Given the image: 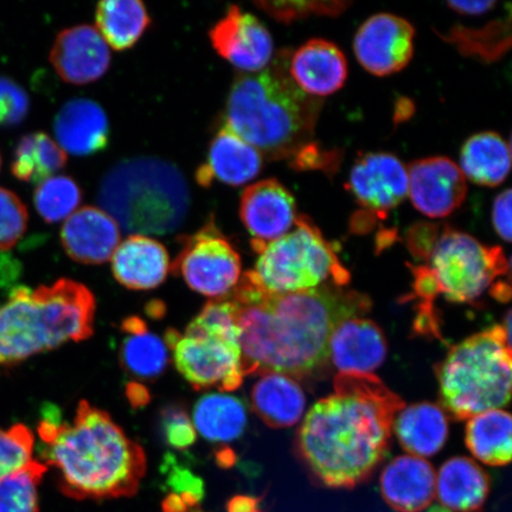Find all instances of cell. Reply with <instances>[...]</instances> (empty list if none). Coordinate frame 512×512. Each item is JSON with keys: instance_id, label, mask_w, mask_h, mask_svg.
I'll return each mask as SVG.
<instances>
[{"instance_id": "1", "label": "cell", "mask_w": 512, "mask_h": 512, "mask_svg": "<svg viewBox=\"0 0 512 512\" xmlns=\"http://www.w3.org/2000/svg\"><path fill=\"white\" fill-rule=\"evenodd\" d=\"M238 306L243 376L304 377L329 360L337 326L370 310V299L337 286L271 296L245 277L232 293Z\"/></svg>"}, {"instance_id": "2", "label": "cell", "mask_w": 512, "mask_h": 512, "mask_svg": "<svg viewBox=\"0 0 512 512\" xmlns=\"http://www.w3.org/2000/svg\"><path fill=\"white\" fill-rule=\"evenodd\" d=\"M335 394L307 413L298 450L329 488L361 484L386 457L396 414L405 402L373 374L339 373Z\"/></svg>"}, {"instance_id": "3", "label": "cell", "mask_w": 512, "mask_h": 512, "mask_svg": "<svg viewBox=\"0 0 512 512\" xmlns=\"http://www.w3.org/2000/svg\"><path fill=\"white\" fill-rule=\"evenodd\" d=\"M57 413L48 409L38 434L43 464L54 467L63 494L78 501L136 495L146 473L143 447L85 400L72 422H62Z\"/></svg>"}, {"instance_id": "4", "label": "cell", "mask_w": 512, "mask_h": 512, "mask_svg": "<svg viewBox=\"0 0 512 512\" xmlns=\"http://www.w3.org/2000/svg\"><path fill=\"white\" fill-rule=\"evenodd\" d=\"M283 50L258 73H239L230 88L224 126L270 160L304 156L323 100L302 91L288 73Z\"/></svg>"}, {"instance_id": "5", "label": "cell", "mask_w": 512, "mask_h": 512, "mask_svg": "<svg viewBox=\"0 0 512 512\" xmlns=\"http://www.w3.org/2000/svg\"><path fill=\"white\" fill-rule=\"evenodd\" d=\"M95 298L85 285L57 280L36 290L17 287L0 305V367L85 341L93 335Z\"/></svg>"}, {"instance_id": "6", "label": "cell", "mask_w": 512, "mask_h": 512, "mask_svg": "<svg viewBox=\"0 0 512 512\" xmlns=\"http://www.w3.org/2000/svg\"><path fill=\"white\" fill-rule=\"evenodd\" d=\"M99 202L127 233L168 234L187 217L190 195L176 166L140 157L108 172L100 185Z\"/></svg>"}, {"instance_id": "7", "label": "cell", "mask_w": 512, "mask_h": 512, "mask_svg": "<svg viewBox=\"0 0 512 512\" xmlns=\"http://www.w3.org/2000/svg\"><path fill=\"white\" fill-rule=\"evenodd\" d=\"M511 335L495 325L453 347L438 376L441 402L466 420L507 406L511 398Z\"/></svg>"}, {"instance_id": "8", "label": "cell", "mask_w": 512, "mask_h": 512, "mask_svg": "<svg viewBox=\"0 0 512 512\" xmlns=\"http://www.w3.org/2000/svg\"><path fill=\"white\" fill-rule=\"evenodd\" d=\"M176 368L192 388L221 393L240 388L243 381L238 306L232 300H211L188 325L184 335L166 331Z\"/></svg>"}, {"instance_id": "9", "label": "cell", "mask_w": 512, "mask_h": 512, "mask_svg": "<svg viewBox=\"0 0 512 512\" xmlns=\"http://www.w3.org/2000/svg\"><path fill=\"white\" fill-rule=\"evenodd\" d=\"M418 258L427 265L413 268L416 294L424 299L443 294L452 303L478 299L509 268L502 248L485 246L450 227H438Z\"/></svg>"}, {"instance_id": "10", "label": "cell", "mask_w": 512, "mask_h": 512, "mask_svg": "<svg viewBox=\"0 0 512 512\" xmlns=\"http://www.w3.org/2000/svg\"><path fill=\"white\" fill-rule=\"evenodd\" d=\"M294 226L283 238L268 243L254 270L243 277L271 296L316 290L328 283L348 284L349 272L315 224L298 215Z\"/></svg>"}, {"instance_id": "11", "label": "cell", "mask_w": 512, "mask_h": 512, "mask_svg": "<svg viewBox=\"0 0 512 512\" xmlns=\"http://www.w3.org/2000/svg\"><path fill=\"white\" fill-rule=\"evenodd\" d=\"M182 249L171 264L192 291L214 299L232 294L241 279L240 254L210 219L195 234L182 236Z\"/></svg>"}, {"instance_id": "12", "label": "cell", "mask_w": 512, "mask_h": 512, "mask_svg": "<svg viewBox=\"0 0 512 512\" xmlns=\"http://www.w3.org/2000/svg\"><path fill=\"white\" fill-rule=\"evenodd\" d=\"M414 34L413 25L405 18L392 14L371 16L355 36L357 60L376 76L398 73L412 60Z\"/></svg>"}, {"instance_id": "13", "label": "cell", "mask_w": 512, "mask_h": 512, "mask_svg": "<svg viewBox=\"0 0 512 512\" xmlns=\"http://www.w3.org/2000/svg\"><path fill=\"white\" fill-rule=\"evenodd\" d=\"M408 195L413 206L431 219H443L465 201L466 178L450 158L430 157L408 166Z\"/></svg>"}, {"instance_id": "14", "label": "cell", "mask_w": 512, "mask_h": 512, "mask_svg": "<svg viewBox=\"0 0 512 512\" xmlns=\"http://www.w3.org/2000/svg\"><path fill=\"white\" fill-rule=\"evenodd\" d=\"M211 44L242 73H258L271 63L273 40L258 18L232 5L209 32Z\"/></svg>"}, {"instance_id": "15", "label": "cell", "mask_w": 512, "mask_h": 512, "mask_svg": "<svg viewBox=\"0 0 512 512\" xmlns=\"http://www.w3.org/2000/svg\"><path fill=\"white\" fill-rule=\"evenodd\" d=\"M240 217L260 253L268 243L283 238L296 224V200L277 179L249 185L242 192Z\"/></svg>"}, {"instance_id": "16", "label": "cell", "mask_w": 512, "mask_h": 512, "mask_svg": "<svg viewBox=\"0 0 512 512\" xmlns=\"http://www.w3.org/2000/svg\"><path fill=\"white\" fill-rule=\"evenodd\" d=\"M349 189L363 208L386 217L406 200L407 168L390 153H367L352 166Z\"/></svg>"}, {"instance_id": "17", "label": "cell", "mask_w": 512, "mask_h": 512, "mask_svg": "<svg viewBox=\"0 0 512 512\" xmlns=\"http://www.w3.org/2000/svg\"><path fill=\"white\" fill-rule=\"evenodd\" d=\"M50 62L63 81L82 86L107 73L111 53L98 29L82 24L57 35L50 51Z\"/></svg>"}, {"instance_id": "18", "label": "cell", "mask_w": 512, "mask_h": 512, "mask_svg": "<svg viewBox=\"0 0 512 512\" xmlns=\"http://www.w3.org/2000/svg\"><path fill=\"white\" fill-rule=\"evenodd\" d=\"M120 238V228L113 217L91 206L76 210L61 229L64 251L83 265H101L111 260Z\"/></svg>"}, {"instance_id": "19", "label": "cell", "mask_w": 512, "mask_h": 512, "mask_svg": "<svg viewBox=\"0 0 512 512\" xmlns=\"http://www.w3.org/2000/svg\"><path fill=\"white\" fill-rule=\"evenodd\" d=\"M288 73L303 92L322 99L344 86L348 62L336 44L315 38L291 54Z\"/></svg>"}, {"instance_id": "20", "label": "cell", "mask_w": 512, "mask_h": 512, "mask_svg": "<svg viewBox=\"0 0 512 512\" xmlns=\"http://www.w3.org/2000/svg\"><path fill=\"white\" fill-rule=\"evenodd\" d=\"M386 356V338L369 319L344 320L331 336L329 357L341 373L371 374L382 366Z\"/></svg>"}, {"instance_id": "21", "label": "cell", "mask_w": 512, "mask_h": 512, "mask_svg": "<svg viewBox=\"0 0 512 512\" xmlns=\"http://www.w3.org/2000/svg\"><path fill=\"white\" fill-rule=\"evenodd\" d=\"M262 164L261 153L223 125L211 140L207 163L197 170L196 181L204 188L215 181L239 187L253 181Z\"/></svg>"}, {"instance_id": "22", "label": "cell", "mask_w": 512, "mask_h": 512, "mask_svg": "<svg viewBox=\"0 0 512 512\" xmlns=\"http://www.w3.org/2000/svg\"><path fill=\"white\" fill-rule=\"evenodd\" d=\"M57 144L74 156L104 151L110 142V121L98 102L73 99L64 104L54 123Z\"/></svg>"}, {"instance_id": "23", "label": "cell", "mask_w": 512, "mask_h": 512, "mask_svg": "<svg viewBox=\"0 0 512 512\" xmlns=\"http://www.w3.org/2000/svg\"><path fill=\"white\" fill-rule=\"evenodd\" d=\"M112 271L118 283L130 290H153L164 283L171 271L169 253L155 239L131 235L114 252Z\"/></svg>"}, {"instance_id": "24", "label": "cell", "mask_w": 512, "mask_h": 512, "mask_svg": "<svg viewBox=\"0 0 512 512\" xmlns=\"http://www.w3.org/2000/svg\"><path fill=\"white\" fill-rule=\"evenodd\" d=\"M433 466L424 458H395L381 476V494L390 507L399 512H421L431 507L435 497Z\"/></svg>"}, {"instance_id": "25", "label": "cell", "mask_w": 512, "mask_h": 512, "mask_svg": "<svg viewBox=\"0 0 512 512\" xmlns=\"http://www.w3.org/2000/svg\"><path fill=\"white\" fill-rule=\"evenodd\" d=\"M490 492V479L472 459L456 457L441 466L435 480V495L446 512H476Z\"/></svg>"}, {"instance_id": "26", "label": "cell", "mask_w": 512, "mask_h": 512, "mask_svg": "<svg viewBox=\"0 0 512 512\" xmlns=\"http://www.w3.org/2000/svg\"><path fill=\"white\" fill-rule=\"evenodd\" d=\"M306 399L302 387L291 376L260 374L252 389L256 415L272 428L292 427L302 419Z\"/></svg>"}, {"instance_id": "27", "label": "cell", "mask_w": 512, "mask_h": 512, "mask_svg": "<svg viewBox=\"0 0 512 512\" xmlns=\"http://www.w3.org/2000/svg\"><path fill=\"white\" fill-rule=\"evenodd\" d=\"M121 329L126 334L120 349L121 366L138 381L157 380L170 363L168 344L139 317L125 319Z\"/></svg>"}, {"instance_id": "28", "label": "cell", "mask_w": 512, "mask_h": 512, "mask_svg": "<svg viewBox=\"0 0 512 512\" xmlns=\"http://www.w3.org/2000/svg\"><path fill=\"white\" fill-rule=\"evenodd\" d=\"M403 450L414 457H431L446 443V415L433 403H418L401 409L393 424Z\"/></svg>"}, {"instance_id": "29", "label": "cell", "mask_w": 512, "mask_h": 512, "mask_svg": "<svg viewBox=\"0 0 512 512\" xmlns=\"http://www.w3.org/2000/svg\"><path fill=\"white\" fill-rule=\"evenodd\" d=\"M196 433L210 443L227 444L238 440L247 427L243 402L226 393H210L196 402L192 412Z\"/></svg>"}, {"instance_id": "30", "label": "cell", "mask_w": 512, "mask_h": 512, "mask_svg": "<svg viewBox=\"0 0 512 512\" xmlns=\"http://www.w3.org/2000/svg\"><path fill=\"white\" fill-rule=\"evenodd\" d=\"M510 162L509 143L496 132H483L466 140L459 168L473 183L497 187L508 177Z\"/></svg>"}, {"instance_id": "31", "label": "cell", "mask_w": 512, "mask_h": 512, "mask_svg": "<svg viewBox=\"0 0 512 512\" xmlns=\"http://www.w3.org/2000/svg\"><path fill=\"white\" fill-rule=\"evenodd\" d=\"M511 432V415L502 409H492L472 416L467 422L466 445L486 465H508L512 454Z\"/></svg>"}, {"instance_id": "32", "label": "cell", "mask_w": 512, "mask_h": 512, "mask_svg": "<svg viewBox=\"0 0 512 512\" xmlns=\"http://www.w3.org/2000/svg\"><path fill=\"white\" fill-rule=\"evenodd\" d=\"M96 29L107 46L130 49L150 24L144 3L139 0H104L96 8Z\"/></svg>"}, {"instance_id": "33", "label": "cell", "mask_w": 512, "mask_h": 512, "mask_svg": "<svg viewBox=\"0 0 512 512\" xmlns=\"http://www.w3.org/2000/svg\"><path fill=\"white\" fill-rule=\"evenodd\" d=\"M67 153L48 134L36 132L21 139L12 162V174L22 182L40 184L67 164Z\"/></svg>"}, {"instance_id": "34", "label": "cell", "mask_w": 512, "mask_h": 512, "mask_svg": "<svg viewBox=\"0 0 512 512\" xmlns=\"http://www.w3.org/2000/svg\"><path fill=\"white\" fill-rule=\"evenodd\" d=\"M48 466L38 460L0 478V512L40 511V486Z\"/></svg>"}, {"instance_id": "35", "label": "cell", "mask_w": 512, "mask_h": 512, "mask_svg": "<svg viewBox=\"0 0 512 512\" xmlns=\"http://www.w3.org/2000/svg\"><path fill=\"white\" fill-rule=\"evenodd\" d=\"M81 189L73 178L53 176L38 184L34 202L38 214L49 223L67 220L80 206Z\"/></svg>"}, {"instance_id": "36", "label": "cell", "mask_w": 512, "mask_h": 512, "mask_svg": "<svg viewBox=\"0 0 512 512\" xmlns=\"http://www.w3.org/2000/svg\"><path fill=\"white\" fill-rule=\"evenodd\" d=\"M34 447L35 437L27 426L0 428V478L30 463Z\"/></svg>"}, {"instance_id": "37", "label": "cell", "mask_w": 512, "mask_h": 512, "mask_svg": "<svg viewBox=\"0 0 512 512\" xmlns=\"http://www.w3.org/2000/svg\"><path fill=\"white\" fill-rule=\"evenodd\" d=\"M27 207L15 192L0 188V252L9 251L28 228Z\"/></svg>"}, {"instance_id": "38", "label": "cell", "mask_w": 512, "mask_h": 512, "mask_svg": "<svg viewBox=\"0 0 512 512\" xmlns=\"http://www.w3.org/2000/svg\"><path fill=\"white\" fill-rule=\"evenodd\" d=\"M261 10L277 19L279 22L291 23L309 17L338 16L348 8L349 2H258Z\"/></svg>"}, {"instance_id": "39", "label": "cell", "mask_w": 512, "mask_h": 512, "mask_svg": "<svg viewBox=\"0 0 512 512\" xmlns=\"http://www.w3.org/2000/svg\"><path fill=\"white\" fill-rule=\"evenodd\" d=\"M160 427L166 444L177 450H185L195 444V427L188 412L181 405H170L162 409Z\"/></svg>"}, {"instance_id": "40", "label": "cell", "mask_w": 512, "mask_h": 512, "mask_svg": "<svg viewBox=\"0 0 512 512\" xmlns=\"http://www.w3.org/2000/svg\"><path fill=\"white\" fill-rule=\"evenodd\" d=\"M30 102L27 92L16 82L0 78V126H15L27 117Z\"/></svg>"}, {"instance_id": "41", "label": "cell", "mask_w": 512, "mask_h": 512, "mask_svg": "<svg viewBox=\"0 0 512 512\" xmlns=\"http://www.w3.org/2000/svg\"><path fill=\"white\" fill-rule=\"evenodd\" d=\"M492 222L499 236L504 241L511 240V190L507 189L496 197L492 209Z\"/></svg>"}, {"instance_id": "42", "label": "cell", "mask_w": 512, "mask_h": 512, "mask_svg": "<svg viewBox=\"0 0 512 512\" xmlns=\"http://www.w3.org/2000/svg\"><path fill=\"white\" fill-rule=\"evenodd\" d=\"M496 2L484 0V2H448L447 5L454 11L463 15H482L495 8Z\"/></svg>"}, {"instance_id": "43", "label": "cell", "mask_w": 512, "mask_h": 512, "mask_svg": "<svg viewBox=\"0 0 512 512\" xmlns=\"http://www.w3.org/2000/svg\"><path fill=\"white\" fill-rule=\"evenodd\" d=\"M228 512H260L258 499L249 496H236L227 505Z\"/></svg>"}, {"instance_id": "44", "label": "cell", "mask_w": 512, "mask_h": 512, "mask_svg": "<svg viewBox=\"0 0 512 512\" xmlns=\"http://www.w3.org/2000/svg\"><path fill=\"white\" fill-rule=\"evenodd\" d=\"M128 399L131 400L133 406H143L149 401L150 396L140 383H131L128 386Z\"/></svg>"}, {"instance_id": "45", "label": "cell", "mask_w": 512, "mask_h": 512, "mask_svg": "<svg viewBox=\"0 0 512 512\" xmlns=\"http://www.w3.org/2000/svg\"><path fill=\"white\" fill-rule=\"evenodd\" d=\"M191 512H204V511L196 508V509L192 510Z\"/></svg>"}, {"instance_id": "46", "label": "cell", "mask_w": 512, "mask_h": 512, "mask_svg": "<svg viewBox=\"0 0 512 512\" xmlns=\"http://www.w3.org/2000/svg\"><path fill=\"white\" fill-rule=\"evenodd\" d=\"M0 165H2V159H0Z\"/></svg>"}]
</instances>
